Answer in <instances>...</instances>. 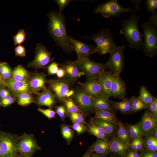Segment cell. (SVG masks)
<instances>
[{
    "label": "cell",
    "instance_id": "12",
    "mask_svg": "<svg viewBox=\"0 0 157 157\" xmlns=\"http://www.w3.org/2000/svg\"><path fill=\"white\" fill-rule=\"evenodd\" d=\"M126 47L124 44L117 46L110 54V58L106 63L109 69L115 74L119 76L124 69L123 52Z\"/></svg>",
    "mask_w": 157,
    "mask_h": 157
},
{
    "label": "cell",
    "instance_id": "60",
    "mask_svg": "<svg viewBox=\"0 0 157 157\" xmlns=\"http://www.w3.org/2000/svg\"><path fill=\"white\" fill-rule=\"evenodd\" d=\"M14 157H19V156H17V155L16 156H15Z\"/></svg>",
    "mask_w": 157,
    "mask_h": 157
},
{
    "label": "cell",
    "instance_id": "58",
    "mask_svg": "<svg viewBox=\"0 0 157 157\" xmlns=\"http://www.w3.org/2000/svg\"><path fill=\"white\" fill-rule=\"evenodd\" d=\"M91 157H103L101 155L98 154L96 153L93 154L91 155Z\"/></svg>",
    "mask_w": 157,
    "mask_h": 157
},
{
    "label": "cell",
    "instance_id": "57",
    "mask_svg": "<svg viewBox=\"0 0 157 157\" xmlns=\"http://www.w3.org/2000/svg\"><path fill=\"white\" fill-rule=\"evenodd\" d=\"M91 152L89 151H87L84 155L83 157H91Z\"/></svg>",
    "mask_w": 157,
    "mask_h": 157
},
{
    "label": "cell",
    "instance_id": "8",
    "mask_svg": "<svg viewBox=\"0 0 157 157\" xmlns=\"http://www.w3.org/2000/svg\"><path fill=\"white\" fill-rule=\"evenodd\" d=\"M17 135L0 130V157H14L17 153Z\"/></svg>",
    "mask_w": 157,
    "mask_h": 157
},
{
    "label": "cell",
    "instance_id": "20",
    "mask_svg": "<svg viewBox=\"0 0 157 157\" xmlns=\"http://www.w3.org/2000/svg\"><path fill=\"white\" fill-rule=\"evenodd\" d=\"M36 103L40 106L51 108L56 103V98L50 89L46 88L39 93L36 98Z\"/></svg>",
    "mask_w": 157,
    "mask_h": 157
},
{
    "label": "cell",
    "instance_id": "22",
    "mask_svg": "<svg viewBox=\"0 0 157 157\" xmlns=\"http://www.w3.org/2000/svg\"><path fill=\"white\" fill-rule=\"evenodd\" d=\"M110 152L120 157H124L129 150V147L123 143L117 137L114 136L110 141Z\"/></svg>",
    "mask_w": 157,
    "mask_h": 157
},
{
    "label": "cell",
    "instance_id": "41",
    "mask_svg": "<svg viewBox=\"0 0 157 157\" xmlns=\"http://www.w3.org/2000/svg\"><path fill=\"white\" fill-rule=\"evenodd\" d=\"M146 5L147 13H153L156 11L157 8V0H146L144 2Z\"/></svg>",
    "mask_w": 157,
    "mask_h": 157
},
{
    "label": "cell",
    "instance_id": "19",
    "mask_svg": "<svg viewBox=\"0 0 157 157\" xmlns=\"http://www.w3.org/2000/svg\"><path fill=\"white\" fill-rule=\"evenodd\" d=\"M126 94L124 82L119 76L114 75L111 88V95L114 98L124 99Z\"/></svg>",
    "mask_w": 157,
    "mask_h": 157
},
{
    "label": "cell",
    "instance_id": "4",
    "mask_svg": "<svg viewBox=\"0 0 157 157\" xmlns=\"http://www.w3.org/2000/svg\"><path fill=\"white\" fill-rule=\"evenodd\" d=\"M144 38L143 51L146 56L152 58L157 54V28L148 22L141 24Z\"/></svg>",
    "mask_w": 157,
    "mask_h": 157
},
{
    "label": "cell",
    "instance_id": "14",
    "mask_svg": "<svg viewBox=\"0 0 157 157\" xmlns=\"http://www.w3.org/2000/svg\"><path fill=\"white\" fill-rule=\"evenodd\" d=\"M68 39L71 49L74 51L77 55L78 59L81 60L86 58L95 53V47L90 45L68 36Z\"/></svg>",
    "mask_w": 157,
    "mask_h": 157
},
{
    "label": "cell",
    "instance_id": "42",
    "mask_svg": "<svg viewBox=\"0 0 157 157\" xmlns=\"http://www.w3.org/2000/svg\"><path fill=\"white\" fill-rule=\"evenodd\" d=\"M38 110L49 119H51L54 117L56 113V112L51 108L47 109L39 108Z\"/></svg>",
    "mask_w": 157,
    "mask_h": 157
},
{
    "label": "cell",
    "instance_id": "31",
    "mask_svg": "<svg viewBox=\"0 0 157 157\" xmlns=\"http://www.w3.org/2000/svg\"><path fill=\"white\" fill-rule=\"evenodd\" d=\"M126 129L130 138L133 140L146 136L141 127L137 123L133 124H128Z\"/></svg>",
    "mask_w": 157,
    "mask_h": 157
},
{
    "label": "cell",
    "instance_id": "23",
    "mask_svg": "<svg viewBox=\"0 0 157 157\" xmlns=\"http://www.w3.org/2000/svg\"><path fill=\"white\" fill-rule=\"evenodd\" d=\"M91 149L96 153L105 157L110 152V141L107 139L97 138V141L91 145Z\"/></svg>",
    "mask_w": 157,
    "mask_h": 157
},
{
    "label": "cell",
    "instance_id": "36",
    "mask_svg": "<svg viewBox=\"0 0 157 157\" xmlns=\"http://www.w3.org/2000/svg\"><path fill=\"white\" fill-rule=\"evenodd\" d=\"M33 101L31 92H30L23 93L18 97V104L21 106H27Z\"/></svg>",
    "mask_w": 157,
    "mask_h": 157
},
{
    "label": "cell",
    "instance_id": "26",
    "mask_svg": "<svg viewBox=\"0 0 157 157\" xmlns=\"http://www.w3.org/2000/svg\"><path fill=\"white\" fill-rule=\"evenodd\" d=\"M130 99L128 98L124 99L122 101L118 102L109 100L110 104L113 108L126 115L130 114Z\"/></svg>",
    "mask_w": 157,
    "mask_h": 157
},
{
    "label": "cell",
    "instance_id": "44",
    "mask_svg": "<svg viewBox=\"0 0 157 157\" xmlns=\"http://www.w3.org/2000/svg\"><path fill=\"white\" fill-rule=\"evenodd\" d=\"M47 72L49 75H53L56 74L58 70V64L55 62H52L47 67Z\"/></svg>",
    "mask_w": 157,
    "mask_h": 157
},
{
    "label": "cell",
    "instance_id": "40",
    "mask_svg": "<svg viewBox=\"0 0 157 157\" xmlns=\"http://www.w3.org/2000/svg\"><path fill=\"white\" fill-rule=\"evenodd\" d=\"M26 35L24 29H19L18 32L13 37L14 45L21 44L24 42L26 40Z\"/></svg>",
    "mask_w": 157,
    "mask_h": 157
},
{
    "label": "cell",
    "instance_id": "52",
    "mask_svg": "<svg viewBox=\"0 0 157 157\" xmlns=\"http://www.w3.org/2000/svg\"><path fill=\"white\" fill-rule=\"evenodd\" d=\"M142 157H157V151H153L146 150L141 154Z\"/></svg>",
    "mask_w": 157,
    "mask_h": 157
},
{
    "label": "cell",
    "instance_id": "43",
    "mask_svg": "<svg viewBox=\"0 0 157 157\" xmlns=\"http://www.w3.org/2000/svg\"><path fill=\"white\" fill-rule=\"evenodd\" d=\"M55 108L56 113L62 120L64 119L67 113L64 105L57 106Z\"/></svg>",
    "mask_w": 157,
    "mask_h": 157
},
{
    "label": "cell",
    "instance_id": "11",
    "mask_svg": "<svg viewBox=\"0 0 157 157\" xmlns=\"http://www.w3.org/2000/svg\"><path fill=\"white\" fill-rule=\"evenodd\" d=\"M35 50V58L29 63L28 67L37 69H44L53 62V58L51 56V52L48 51L43 44L37 43Z\"/></svg>",
    "mask_w": 157,
    "mask_h": 157
},
{
    "label": "cell",
    "instance_id": "32",
    "mask_svg": "<svg viewBox=\"0 0 157 157\" xmlns=\"http://www.w3.org/2000/svg\"><path fill=\"white\" fill-rule=\"evenodd\" d=\"M88 131L90 134L95 136L98 139H107L108 137L101 128L92 122L88 125Z\"/></svg>",
    "mask_w": 157,
    "mask_h": 157
},
{
    "label": "cell",
    "instance_id": "18",
    "mask_svg": "<svg viewBox=\"0 0 157 157\" xmlns=\"http://www.w3.org/2000/svg\"><path fill=\"white\" fill-rule=\"evenodd\" d=\"M3 85L10 90L15 97H18L24 92H31L27 79L21 81H16L11 78L5 81Z\"/></svg>",
    "mask_w": 157,
    "mask_h": 157
},
{
    "label": "cell",
    "instance_id": "54",
    "mask_svg": "<svg viewBox=\"0 0 157 157\" xmlns=\"http://www.w3.org/2000/svg\"><path fill=\"white\" fill-rule=\"evenodd\" d=\"M141 1V0H131L132 5H133L135 6L134 12H136V11L140 10Z\"/></svg>",
    "mask_w": 157,
    "mask_h": 157
},
{
    "label": "cell",
    "instance_id": "51",
    "mask_svg": "<svg viewBox=\"0 0 157 157\" xmlns=\"http://www.w3.org/2000/svg\"><path fill=\"white\" fill-rule=\"evenodd\" d=\"M124 157H142L141 154L133 150H128Z\"/></svg>",
    "mask_w": 157,
    "mask_h": 157
},
{
    "label": "cell",
    "instance_id": "1",
    "mask_svg": "<svg viewBox=\"0 0 157 157\" xmlns=\"http://www.w3.org/2000/svg\"><path fill=\"white\" fill-rule=\"evenodd\" d=\"M139 19V16L133 11L128 19L122 20V28L120 32L123 35L130 48L140 50L143 49L144 40L143 35L138 28Z\"/></svg>",
    "mask_w": 157,
    "mask_h": 157
},
{
    "label": "cell",
    "instance_id": "3",
    "mask_svg": "<svg viewBox=\"0 0 157 157\" xmlns=\"http://www.w3.org/2000/svg\"><path fill=\"white\" fill-rule=\"evenodd\" d=\"M57 13L56 11L49 12L47 16L49 18L48 30L56 44L68 53H71L69 40L66 39L62 35L59 27Z\"/></svg>",
    "mask_w": 157,
    "mask_h": 157
},
{
    "label": "cell",
    "instance_id": "5",
    "mask_svg": "<svg viewBox=\"0 0 157 157\" xmlns=\"http://www.w3.org/2000/svg\"><path fill=\"white\" fill-rule=\"evenodd\" d=\"M47 84L56 98L60 102L63 103L67 99L72 97L74 92V88L65 79H51Z\"/></svg>",
    "mask_w": 157,
    "mask_h": 157
},
{
    "label": "cell",
    "instance_id": "35",
    "mask_svg": "<svg viewBox=\"0 0 157 157\" xmlns=\"http://www.w3.org/2000/svg\"><path fill=\"white\" fill-rule=\"evenodd\" d=\"M12 72L10 67L6 62H0V74L4 81L11 78Z\"/></svg>",
    "mask_w": 157,
    "mask_h": 157
},
{
    "label": "cell",
    "instance_id": "25",
    "mask_svg": "<svg viewBox=\"0 0 157 157\" xmlns=\"http://www.w3.org/2000/svg\"><path fill=\"white\" fill-rule=\"evenodd\" d=\"M92 122L101 128L108 137L112 136L115 132L116 128L115 123L108 122L95 118L92 119Z\"/></svg>",
    "mask_w": 157,
    "mask_h": 157
},
{
    "label": "cell",
    "instance_id": "50",
    "mask_svg": "<svg viewBox=\"0 0 157 157\" xmlns=\"http://www.w3.org/2000/svg\"><path fill=\"white\" fill-rule=\"evenodd\" d=\"M149 23L151 24H152L155 27L157 28V12L155 11L152 13L149 19Z\"/></svg>",
    "mask_w": 157,
    "mask_h": 157
},
{
    "label": "cell",
    "instance_id": "2",
    "mask_svg": "<svg viewBox=\"0 0 157 157\" xmlns=\"http://www.w3.org/2000/svg\"><path fill=\"white\" fill-rule=\"evenodd\" d=\"M85 38L90 39L95 43V53L100 55L110 53L117 46L112 32L108 29L103 28L91 37Z\"/></svg>",
    "mask_w": 157,
    "mask_h": 157
},
{
    "label": "cell",
    "instance_id": "9",
    "mask_svg": "<svg viewBox=\"0 0 157 157\" xmlns=\"http://www.w3.org/2000/svg\"><path fill=\"white\" fill-rule=\"evenodd\" d=\"M72 98L75 104L84 114H89L96 111L92 97L80 86L74 88V92Z\"/></svg>",
    "mask_w": 157,
    "mask_h": 157
},
{
    "label": "cell",
    "instance_id": "39",
    "mask_svg": "<svg viewBox=\"0 0 157 157\" xmlns=\"http://www.w3.org/2000/svg\"><path fill=\"white\" fill-rule=\"evenodd\" d=\"M67 114L73 123L88 124L85 120V114L83 113H71Z\"/></svg>",
    "mask_w": 157,
    "mask_h": 157
},
{
    "label": "cell",
    "instance_id": "62",
    "mask_svg": "<svg viewBox=\"0 0 157 157\" xmlns=\"http://www.w3.org/2000/svg\"></svg>",
    "mask_w": 157,
    "mask_h": 157
},
{
    "label": "cell",
    "instance_id": "13",
    "mask_svg": "<svg viewBox=\"0 0 157 157\" xmlns=\"http://www.w3.org/2000/svg\"><path fill=\"white\" fill-rule=\"evenodd\" d=\"M59 67L65 70V74L63 78L73 85L77 82L78 79L84 73L79 67L78 59L75 60H67L58 64Z\"/></svg>",
    "mask_w": 157,
    "mask_h": 157
},
{
    "label": "cell",
    "instance_id": "16",
    "mask_svg": "<svg viewBox=\"0 0 157 157\" xmlns=\"http://www.w3.org/2000/svg\"><path fill=\"white\" fill-rule=\"evenodd\" d=\"M28 78L27 80L31 92H36L47 88L46 84L48 81L46 75L44 73H35Z\"/></svg>",
    "mask_w": 157,
    "mask_h": 157
},
{
    "label": "cell",
    "instance_id": "10",
    "mask_svg": "<svg viewBox=\"0 0 157 157\" xmlns=\"http://www.w3.org/2000/svg\"><path fill=\"white\" fill-rule=\"evenodd\" d=\"M40 149L32 134L24 133L19 138L17 151L24 157H31L35 151Z\"/></svg>",
    "mask_w": 157,
    "mask_h": 157
},
{
    "label": "cell",
    "instance_id": "55",
    "mask_svg": "<svg viewBox=\"0 0 157 157\" xmlns=\"http://www.w3.org/2000/svg\"><path fill=\"white\" fill-rule=\"evenodd\" d=\"M56 74L58 79H60L64 77L65 74V72L63 68L59 67L58 70Z\"/></svg>",
    "mask_w": 157,
    "mask_h": 157
},
{
    "label": "cell",
    "instance_id": "17",
    "mask_svg": "<svg viewBox=\"0 0 157 157\" xmlns=\"http://www.w3.org/2000/svg\"><path fill=\"white\" fill-rule=\"evenodd\" d=\"M114 75L110 70L105 71L97 78L101 88V95L108 97L111 96V88Z\"/></svg>",
    "mask_w": 157,
    "mask_h": 157
},
{
    "label": "cell",
    "instance_id": "59",
    "mask_svg": "<svg viewBox=\"0 0 157 157\" xmlns=\"http://www.w3.org/2000/svg\"><path fill=\"white\" fill-rule=\"evenodd\" d=\"M153 135L156 139H157V129H156L154 131Z\"/></svg>",
    "mask_w": 157,
    "mask_h": 157
},
{
    "label": "cell",
    "instance_id": "30",
    "mask_svg": "<svg viewBox=\"0 0 157 157\" xmlns=\"http://www.w3.org/2000/svg\"><path fill=\"white\" fill-rule=\"evenodd\" d=\"M117 123L118 129L117 137L125 144L129 147L130 138L127 130L122 122L118 121Z\"/></svg>",
    "mask_w": 157,
    "mask_h": 157
},
{
    "label": "cell",
    "instance_id": "7",
    "mask_svg": "<svg viewBox=\"0 0 157 157\" xmlns=\"http://www.w3.org/2000/svg\"><path fill=\"white\" fill-rule=\"evenodd\" d=\"M133 12L131 7L125 8L119 4L116 0H110L97 6L95 8V13L101 14L106 18L117 17L126 12Z\"/></svg>",
    "mask_w": 157,
    "mask_h": 157
},
{
    "label": "cell",
    "instance_id": "21",
    "mask_svg": "<svg viewBox=\"0 0 157 157\" xmlns=\"http://www.w3.org/2000/svg\"><path fill=\"white\" fill-rule=\"evenodd\" d=\"M81 88L92 97L101 95V88L97 79L89 80L85 83L78 82Z\"/></svg>",
    "mask_w": 157,
    "mask_h": 157
},
{
    "label": "cell",
    "instance_id": "53",
    "mask_svg": "<svg viewBox=\"0 0 157 157\" xmlns=\"http://www.w3.org/2000/svg\"><path fill=\"white\" fill-rule=\"evenodd\" d=\"M3 86L0 90V100L3 99L7 95L10 94V92L7 90L3 88Z\"/></svg>",
    "mask_w": 157,
    "mask_h": 157
},
{
    "label": "cell",
    "instance_id": "56",
    "mask_svg": "<svg viewBox=\"0 0 157 157\" xmlns=\"http://www.w3.org/2000/svg\"><path fill=\"white\" fill-rule=\"evenodd\" d=\"M4 81H5L3 79L0 74V90L3 86H4L3 83Z\"/></svg>",
    "mask_w": 157,
    "mask_h": 157
},
{
    "label": "cell",
    "instance_id": "28",
    "mask_svg": "<svg viewBox=\"0 0 157 157\" xmlns=\"http://www.w3.org/2000/svg\"><path fill=\"white\" fill-rule=\"evenodd\" d=\"M29 75L26 69L22 65H19L15 67L12 72L11 78L16 81L27 80Z\"/></svg>",
    "mask_w": 157,
    "mask_h": 157
},
{
    "label": "cell",
    "instance_id": "24",
    "mask_svg": "<svg viewBox=\"0 0 157 157\" xmlns=\"http://www.w3.org/2000/svg\"><path fill=\"white\" fill-rule=\"evenodd\" d=\"M92 97L93 106L96 110H103L113 112V108L110 104L109 97L101 95Z\"/></svg>",
    "mask_w": 157,
    "mask_h": 157
},
{
    "label": "cell",
    "instance_id": "46",
    "mask_svg": "<svg viewBox=\"0 0 157 157\" xmlns=\"http://www.w3.org/2000/svg\"><path fill=\"white\" fill-rule=\"evenodd\" d=\"M55 1L57 3L59 8L58 13H62L65 8L69 4L72 0H55Z\"/></svg>",
    "mask_w": 157,
    "mask_h": 157
},
{
    "label": "cell",
    "instance_id": "29",
    "mask_svg": "<svg viewBox=\"0 0 157 157\" xmlns=\"http://www.w3.org/2000/svg\"><path fill=\"white\" fill-rule=\"evenodd\" d=\"M95 115V118L108 122L116 123L117 122L114 113L106 110H96Z\"/></svg>",
    "mask_w": 157,
    "mask_h": 157
},
{
    "label": "cell",
    "instance_id": "37",
    "mask_svg": "<svg viewBox=\"0 0 157 157\" xmlns=\"http://www.w3.org/2000/svg\"><path fill=\"white\" fill-rule=\"evenodd\" d=\"M64 103L67 114L71 113H83L75 104L72 97L66 100Z\"/></svg>",
    "mask_w": 157,
    "mask_h": 157
},
{
    "label": "cell",
    "instance_id": "45",
    "mask_svg": "<svg viewBox=\"0 0 157 157\" xmlns=\"http://www.w3.org/2000/svg\"><path fill=\"white\" fill-rule=\"evenodd\" d=\"M71 127L78 134L84 132L87 129L85 124L81 123H73Z\"/></svg>",
    "mask_w": 157,
    "mask_h": 157
},
{
    "label": "cell",
    "instance_id": "15",
    "mask_svg": "<svg viewBox=\"0 0 157 157\" xmlns=\"http://www.w3.org/2000/svg\"><path fill=\"white\" fill-rule=\"evenodd\" d=\"M137 124L140 126L145 136L153 135L157 129V118L153 116L148 110H147Z\"/></svg>",
    "mask_w": 157,
    "mask_h": 157
},
{
    "label": "cell",
    "instance_id": "61",
    "mask_svg": "<svg viewBox=\"0 0 157 157\" xmlns=\"http://www.w3.org/2000/svg\"></svg>",
    "mask_w": 157,
    "mask_h": 157
},
{
    "label": "cell",
    "instance_id": "34",
    "mask_svg": "<svg viewBox=\"0 0 157 157\" xmlns=\"http://www.w3.org/2000/svg\"><path fill=\"white\" fill-rule=\"evenodd\" d=\"M142 138L144 147L146 150L153 151H157V139L153 135L146 136Z\"/></svg>",
    "mask_w": 157,
    "mask_h": 157
},
{
    "label": "cell",
    "instance_id": "49",
    "mask_svg": "<svg viewBox=\"0 0 157 157\" xmlns=\"http://www.w3.org/2000/svg\"><path fill=\"white\" fill-rule=\"evenodd\" d=\"M149 112L154 117L157 118V99L156 98L154 101L149 106Z\"/></svg>",
    "mask_w": 157,
    "mask_h": 157
},
{
    "label": "cell",
    "instance_id": "48",
    "mask_svg": "<svg viewBox=\"0 0 157 157\" xmlns=\"http://www.w3.org/2000/svg\"><path fill=\"white\" fill-rule=\"evenodd\" d=\"M15 55L21 57H25V49L24 46L21 44L18 45L14 49Z\"/></svg>",
    "mask_w": 157,
    "mask_h": 157
},
{
    "label": "cell",
    "instance_id": "6",
    "mask_svg": "<svg viewBox=\"0 0 157 157\" xmlns=\"http://www.w3.org/2000/svg\"><path fill=\"white\" fill-rule=\"evenodd\" d=\"M78 60L80 69L87 81L97 79L103 72L109 69L106 63H96L91 60L89 57Z\"/></svg>",
    "mask_w": 157,
    "mask_h": 157
},
{
    "label": "cell",
    "instance_id": "27",
    "mask_svg": "<svg viewBox=\"0 0 157 157\" xmlns=\"http://www.w3.org/2000/svg\"><path fill=\"white\" fill-rule=\"evenodd\" d=\"M130 99V114L137 113L143 109H149V106L144 104L139 97L133 96Z\"/></svg>",
    "mask_w": 157,
    "mask_h": 157
},
{
    "label": "cell",
    "instance_id": "47",
    "mask_svg": "<svg viewBox=\"0 0 157 157\" xmlns=\"http://www.w3.org/2000/svg\"><path fill=\"white\" fill-rule=\"evenodd\" d=\"M14 101V98L11 94L0 100V104L3 106H6L13 104Z\"/></svg>",
    "mask_w": 157,
    "mask_h": 157
},
{
    "label": "cell",
    "instance_id": "38",
    "mask_svg": "<svg viewBox=\"0 0 157 157\" xmlns=\"http://www.w3.org/2000/svg\"><path fill=\"white\" fill-rule=\"evenodd\" d=\"M61 128L63 136L66 140L68 143L69 144L74 137L73 131L69 126L65 124H62Z\"/></svg>",
    "mask_w": 157,
    "mask_h": 157
},
{
    "label": "cell",
    "instance_id": "33",
    "mask_svg": "<svg viewBox=\"0 0 157 157\" xmlns=\"http://www.w3.org/2000/svg\"><path fill=\"white\" fill-rule=\"evenodd\" d=\"M138 97L144 104L149 106L154 101L156 98L144 86H141L140 90V96Z\"/></svg>",
    "mask_w": 157,
    "mask_h": 157
}]
</instances>
